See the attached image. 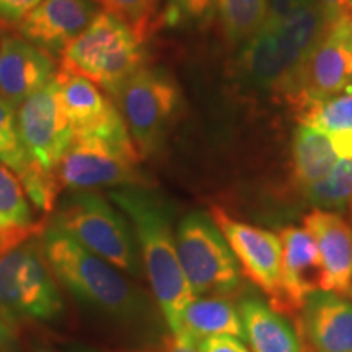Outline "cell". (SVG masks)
I'll list each match as a JSON object with an SVG mask.
<instances>
[{"label":"cell","instance_id":"32","mask_svg":"<svg viewBox=\"0 0 352 352\" xmlns=\"http://www.w3.org/2000/svg\"><path fill=\"white\" fill-rule=\"evenodd\" d=\"M0 352H20L12 320L0 311Z\"/></svg>","mask_w":352,"mask_h":352},{"label":"cell","instance_id":"26","mask_svg":"<svg viewBox=\"0 0 352 352\" xmlns=\"http://www.w3.org/2000/svg\"><path fill=\"white\" fill-rule=\"evenodd\" d=\"M0 164L10 168L19 179L33 168L19 131L16 108L0 96Z\"/></svg>","mask_w":352,"mask_h":352},{"label":"cell","instance_id":"1","mask_svg":"<svg viewBox=\"0 0 352 352\" xmlns=\"http://www.w3.org/2000/svg\"><path fill=\"white\" fill-rule=\"evenodd\" d=\"M109 199L129 219L153 297L170 331L176 334L184 308L195 298V294L176 253L168 202L147 186L118 188L109 191Z\"/></svg>","mask_w":352,"mask_h":352},{"label":"cell","instance_id":"7","mask_svg":"<svg viewBox=\"0 0 352 352\" xmlns=\"http://www.w3.org/2000/svg\"><path fill=\"white\" fill-rule=\"evenodd\" d=\"M41 235L26 240L0 259V311L10 320H54L63 297L52 279Z\"/></svg>","mask_w":352,"mask_h":352},{"label":"cell","instance_id":"4","mask_svg":"<svg viewBox=\"0 0 352 352\" xmlns=\"http://www.w3.org/2000/svg\"><path fill=\"white\" fill-rule=\"evenodd\" d=\"M52 226L120 271L140 276L131 223L100 192L70 191L54 209Z\"/></svg>","mask_w":352,"mask_h":352},{"label":"cell","instance_id":"8","mask_svg":"<svg viewBox=\"0 0 352 352\" xmlns=\"http://www.w3.org/2000/svg\"><path fill=\"white\" fill-rule=\"evenodd\" d=\"M140 153L135 145L116 144L94 138H74L56 170L60 189L91 191L95 188H152L140 168Z\"/></svg>","mask_w":352,"mask_h":352},{"label":"cell","instance_id":"6","mask_svg":"<svg viewBox=\"0 0 352 352\" xmlns=\"http://www.w3.org/2000/svg\"><path fill=\"white\" fill-rule=\"evenodd\" d=\"M176 253L195 296H232L241 285L235 254L212 219L191 212L175 232Z\"/></svg>","mask_w":352,"mask_h":352},{"label":"cell","instance_id":"13","mask_svg":"<svg viewBox=\"0 0 352 352\" xmlns=\"http://www.w3.org/2000/svg\"><path fill=\"white\" fill-rule=\"evenodd\" d=\"M279 236L283 241V285L271 307L283 315H296L314 294L324 292L327 279L318 248L307 228L285 227Z\"/></svg>","mask_w":352,"mask_h":352},{"label":"cell","instance_id":"17","mask_svg":"<svg viewBox=\"0 0 352 352\" xmlns=\"http://www.w3.org/2000/svg\"><path fill=\"white\" fill-rule=\"evenodd\" d=\"M324 270V292L352 296V228L338 214L314 209L303 219Z\"/></svg>","mask_w":352,"mask_h":352},{"label":"cell","instance_id":"35","mask_svg":"<svg viewBox=\"0 0 352 352\" xmlns=\"http://www.w3.org/2000/svg\"><path fill=\"white\" fill-rule=\"evenodd\" d=\"M28 352H57L54 347L46 344H33Z\"/></svg>","mask_w":352,"mask_h":352},{"label":"cell","instance_id":"37","mask_svg":"<svg viewBox=\"0 0 352 352\" xmlns=\"http://www.w3.org/2000/svg\"><path fill=\"white\" fill-rule=\"evenodd\" d=\"M303 3H316V0H302Z\"/></svg>","mask_w":352,"mask_h":352},{"label":"cell","instance_id":"34","mask_svg":"<svg viewBox=\"0 0 352 352\" xmlns=\"http://www.w3.org/2000/svg\"><path fill=\"white\" fill-rule=\"evenodd\" d=\"M144 352H199V344L183 340V338L171 336L168 340H165L155 351H144Z\"/></svg>","mask_w":352,"mask_h":352},{"label":"cell","instance_id":"19","mask_svg":"<svg viewBox=\"0 0 352 352\" xmlns=\"http://www.w3.org/2000/svg\"><path fill=\"white\" fill-rule=\"evenodd\" d=\"M173 336L199 344L214 336H233L246 341L240 311L226 296H209L192 298L184 308L179 329Z\"/></svg>","mask_w":352,"mask_h":352},{"label":"cell","instance_id":"18","mask_svg":"<svg viewBox=\"0 0 352 352\" xmlns=\"http://www.w3.org/2000/svg\"><path fill=\"white\" fill-rule=\"evenodd\" d=\"M311 352H352V302L316 292L300 311V328Z\"/></svg>","mask_w":352,"mask_h":352},{"label":"cell","instance_id":"24","mask_svg":"<svg viewBox=\"0 0 352 352\" xmlns=\"http://www.w3.org/2000/svg\"><path fill=\"white\" fill-rule=\"evenodd\" d=\"M296 114L300 124L314 127L327 138L352 132V88L331 98L311 101Z\"/></svg>","mask_w":352,"mask_h":352},{"label":"cell","instance_id":"31","mask_svg":"<svg viewBox=\"0 0 352 352\" xmlns=\"http://www.w3.org/2000/svg\"><path fill=\"white\" fill-rule=\"evenodd\" d=\"M199 352H250L243 341L233 336H214L199 342Z\"/></svg>","mask_w":352,"mask_h":352},{"label":"cell","instance_id":"30","mask_svg":"<svg viewBox=\"0 0 352 352\" xmlns=\"http://www.w3.org/2000/svg\"><path fill=\"white\" fill-rule=\"evenodd\" d=\"M41 0H0V23L19 26Z\"/></svg>","mask_w":352,"mask_h":352},{"label":"cell","instance_id":"10","mask_svg":"<svg viewBox=\"0 0 352 352\" xmlns=\"http://www.w3.org/2000/svg\"><path fill=\"white\" fill-rule=\"evenodd\" d=\"M19 131L30 160L38 168L54 173L74 140L56 77L16 109Z\"/></svg>","mask_w":352,"mask_h":352},{"label":"cell","instance_id":"11","mask_svg":"<svg viewBox=\"0 0 352 352\" xmlns=\"http://www.w3.org/2000/svg\"><path fill=\"white\" fill-rule=\"evenodd\" d=\"M210 219L239 259L243 274L270 296L271 303L276 302L283 285L280 236L264 228L239 222L220 208L210 209Z\"/></svg>","mask_w":352,"mask_h":352},{"label":"cell","instance_id":"39","mask_svg":"<svg viewBox=\"0 0 352 352\" xmlns=\"http://www.w3.org/2000/svg\"><path fill=\"white\" fill-rule=\"evenodd\" d=\"M303 352H307V351H305V349H303Z\"/></svg>","mask_w":352,"mask_h":352},{"label":"cell","instance_id":"16","mask_svg":"<svg viewBox=\"0 0 352 352\" xmlns=\"http://www.w3.org/2000/svg\"><path fill=\"white\" fill-rule=\"evenodd\" d=\"M57 74L54 57L25 38L6 33L0 39V96L19 109Z\"/></svg>","mask_w":352,"mask_h":352},{"label":"cell","instance_id":"5","mask_svg":"<svg viewBox=\"0 0 352 352\" xmlns=\"http://www.w3.org/2000/svg\"><path fill=\"white\" fill-rule=\"evenodd\" d=\"M140 157H153L182 109V90L168 72L142 67L113 96Z\"/></svg>","mask_w":352,"mask_h":352},{"label":"cell","instance_id":"23","mask_svg":"<svg viewBox=\"0 0 352 352\" xmlns=\"http://www.w3.org/2000/svg\"><path fill=\"white\" fill-rule=\"evenodd\" d=\"M44 228L46 226L33 217L32 202L19 176L0 164V232H32Z\"/></svg>","mask_w":352,"mask_h":352},{"label":"cell","instance_id":"15","mask_svg":"<svg viewBox=\"0 0 352 352\" xmlns=\"http://www.w3.org/2000/svg\"><path fill=\"white\" fill-rule=\"evenodd\" d=\"M305 59L277 32H258L241 44L236 70L250 85L267 88L284 96L296 80Z\"/></svg>","mask_w":352,"mask_h":352},{"label":"cell","instance_id":"28","mask_svg":"<svg viewBox=\"0 0 352 352\" xmlns=\"http://www.w3.org/2000/svg\"><path fill=\"white\" fill-rule=\"evenodd\" d=\"M215 13V0H165L160 23L168 30L204 26Z\"/></svg>","mask_w":352,"mask_h":352},{"label":"cell","instance_id":"9","mask_svg":"<svg viewBox=\"0 0 352 352\" xmlns=\"http://www.w3.org/2000/svg\"><path fill=\"white\" fill-rule=\"evenodd\" d=\"M352 88V15L324 28L323 38L308 56L290 87L285 101L294 111L311 103L331 98Z\"/></svg>","mask_w":352,"mask_h":352},{"label":"cell","instance_id":"36","mask_svg":"<svg viewBox=\"0 0 352 352\" xmlns=\"http://www.w3.org/2000/svg\"><path fill=\"white\" fill-rule=\"evenodd\" d=\"M347 8H349V13L352 15V0H347Z\"/></svg>","mask_w":352,"mask_h":352},{"label":"cell","instance_id":"38","mask_svg":"<svg viewBox=\"0 0 352 352\" xmlns=\"http://www.w3.org/2000/svg\"><path fill=\"white\" fill-rule=\"evenodd\" d=\"M82 352H90V351H82Z\"/></svg>","mask_w":352,"mask_h":352},{"label":"cell","instance_id":"21","mask_svg":"<svg viewBox=\"0 0 352 352\" xmlns=\"http://www.w3.org/2000/svg\"><path fill=\"white\" fill-rule=\"evenodd\" d=\"M292 160L294 179L303 189L327 178L340 158L323 132L300 124L294 132Z\"/></svg>","mask_w":352,"mask_h":352},{"label":"cell","instance_id":"22","mask_svg":"<svg viewBox=\"0 0 352 352\" xmlns=\"http://www.w3.org/2000/svg\"><path fill=\"white\" fill-rule=\"evenodd\" d=\"M220 30L230 46H239L261 32L267 0H215Z\"/></svg>","mask_w":352,"mask_h":352},{"label":"cell","instance_id":"25","mask_svg":"<svg viewBox=\"0 0 352 352\" xmlns=\"http://www.w3.org/2000/svg\"><path fill=\"white\" fill-rule=\"evenodd\" d=\"M300 191L315 209H344L352 202V160L340 158L327 178Z\"/></svg>","mask_w":352,"mask_h":352},{"label":"cell","instance_id":"14","mask_svg":"<svg viewBox=\"0 0 352 352\" xmlns=\"http://www.w3.org/2000/svg\"><path fill=\"white\" fill-rule=\"evenodd\" d=\"M95 0H41L16 26L19 34L51 56H63L96 16Z\"/></svg>","mask_w":352,"mask_h":352},{"label":"cell","instance_id":"3","mask_svg":"<svg viewBox=\"0 0 352 352\" xmlns=\"http://www.w3.org/2000/svg\"><path fill=\"white\" fill-rule=\"evenodd\" d=\"M63 67L88 78L109 96L145 67L144 41L116 16L96 13L91 23L63 52Z\"/></svg>","mask_w":352,"mask_h":352},{"label":"cell","instance_id":"20","mask_svg":"<svg viewBox=\"0 0 352 352\" xmlns=\"http://www.w3.org/2000/svg\"><path fill=\"white\" fill-rule=\"evenodd\" d=\"M239 311L252 352H303L300 333L272 307L246 298Z\"/></svg>","mask_w":352,"mask_h":352},{"label":"cell","instance_id":"2","mask_svg":"<svg viewBox=\"0 0 352 352\" xmlns=\"http://www.w3.org/2000/svg\"><path fill=\"white\" fill-rule=\"evenodd\" d=\"M41 243L52 274L87 305L129 327H142L151 320L147 297L113 264L52 223L41 233Z\"/></svg>","mask_w":352,"mask_h":352},{"label":"cell","instance_id":"29","mask_svg":"<svg viewBox=\"0 0 352 352\" xmlns=\"http://www.w3.org/2000/svg\"><path fill=\"white\" fill-rule=\"evenodd\" d=\"M303 6L302 0H267V13L264 20V32H276L280 25L292 19Z\"/></svg>","mask_w":352,"mask_h":352},{"label":"cell","instance_id":"27","mask_svg":"<svg viewBox=\"0 0 352 352\" xmlns=\"http://www.w3.org/2000/svg\"><path fill=\"white\" fill-rule=\"evenodd\" d=\"M109 15L116 16L145 41L157 21L160 0H95Z\"/></svg>","mask_w":352,"mask_h":352},{"label":"cell","instance_id":"12","mask_svg":"<svg viewBox=\"0 0 352 352\" xmlns=\"http://www.w3.org/2000/svg\"><path fill=\"white\" fill-rule=\"evenodd\" d=\"M56 80L60 87L64 108L74 138H101L116 144L134 145L120 109L107 91L88 78L60 65Z\"/></svg>","mask_w":352,"mask_h":352},{"label":"cell","instance_id":"33","mask_svg":"<svg viewBox=\"0 0 352 352\" xmlns=\"http://www.w3.org/2000/svg\"><path fill=\"white\" fill-rule=\"evenodd\" d=\"M316 3H318L324 25L327 26L333 23V21H336L338 19H341L346 13H349L347 0H316Z\"/></svg>","mask_w":352,"mask_h":352}]
</instances>
